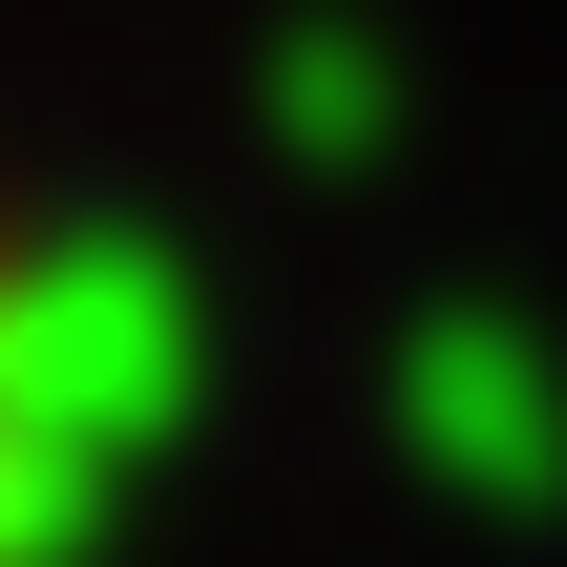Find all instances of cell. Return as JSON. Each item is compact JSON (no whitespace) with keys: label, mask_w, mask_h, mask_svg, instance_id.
<instances>
[{"label":"cell","mask_w":567,"mask_h":567,"mask_svg":"<svg viewBox=\"0 0 567 567\" xmlns=\"http://www.w3.org/2000/svg\"><path fill=\"white\" fill-rule=\"evenodd\" d=\"M0 567H21V358H0Z\"/></svg>","instance_id":"obj_1"}]
</instances>
